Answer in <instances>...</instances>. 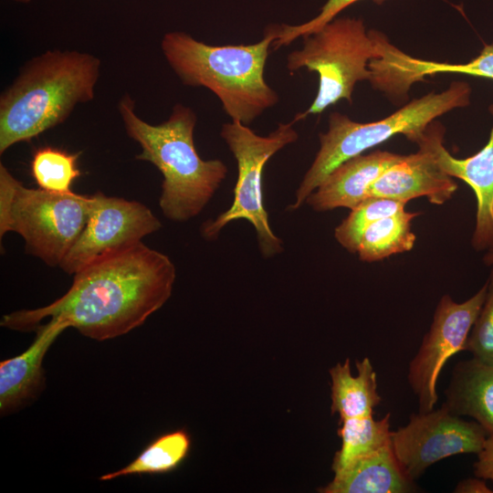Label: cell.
<instances>
[{"mask_svg":"<svg viewBox=\"0 0 493 493\" xmlns=\"http://www.w3.org/2000/svg\"><path fill=\"white\" fill-rule=\"evenodd\" d=\"M175 267L168 256L142 241L110 252L74 274L69 289L51 304L3 316L1 326L29 331L49 319L97 341L142 325L170 298Z\"/></svg>","mask_w":493,"mask_h":493,"instance_id":"1","label":"cell"},{"mask_svg":"<svg viewBox=\"0 0 493 493\" xmlns=\"http://www.w3.org/2000/svg\"><path fill=\"white\" fill-rule=\"evenodd\" d=\"M100 67L98 57L77 50H48L27 61L0 96V154L92 100Z\"/></svg>","mask_w":493,"mask_h":493,"instance_id":"2","label":"cell"},{"mask_svg":"<svg viewBox=\"0 0 493 493\" xmlns=\"http://www.w3.org/2000/svg\"><path fill=\"white\" fill-rule=\"evenodd\" d=\"M127 135L139 143L137 160L152 163L162 173L159 205L169 220L184 222L197 216L227 175V167L217 159H202L194 146L196 115L176 104L170 117L158 125L142 120L129 94L118 105Z\"/></svg>","mask_w":493,"mask_h":493,"instance_id":"3","label":"cell"},{"mask_svg":"<svg viewBox=\"0 0 493 493\" xmlns=\"http://www.w3.org/2000/svg\"><path fill=\"white\" fill-rule=\"evenodd\" d=\"M275 25L264 37L250 45L212 46L185 32L166 33L163 54L184 85L204 87L215 93L233 121L250 124L278 101V93L266 82L264 70Z\"/></svg>","mask_w":493,"mask_h":493,"instance_id":"4","label":"cell"},{"mask_svg":"<svg viewBox=\"0 0 493 493\" xmlns=\"http://www.w3.org/2000/svg\"><path fill=\"white\" fill-rule=\"evenodd\" d=\"M470 93L471 89L467 82L455 81L440 93L431 92L383 120L365 123L354 121L340 112H332L329 129L320 134V149L288 209L297 210L305 204L309 194L341 163L396 134H404L413 141L437 117L451 110L467 107Z\"/></svg>","mask_w":493,"mask_h":493,"instance_id":"5","label":"cell"},{"mask_svg":"<svg viewBox=\"0 0 493 493\" xmlns=\"http://www.w3.org/2000/svg\"><path fill=\"white\" fill-rule=\"evenodd\" d=\"M91 199V194L26 187L1 163L0 237L16 232L26 254L59 266L87 223Z\"/></svg>","mask_w":493,"mask_h":493,"instance_id":"6","label":"cell"},{"mask_svg":"<svg viewBox=\"0 0 493 493\" xmlns=\"http://www.w3.org/2000/svg\"><path fill=\"white\" fill-rule=\"evenodd\" d=\"M380 38V32L367 31L355 17H336L304 37L302 47L288 54L287 68L317 72L319 88L313 102L294 121L320 114L341 100L351 102L355 84L370 80L369 63L381 55Z\"/></svg>","mask_w":493,"mask_h":493,"instance_id":"7","label":"cell"},{"mask_svg":"<svg viewBox=\"0 0 493 493\" xmlns=\"http://www.w3.org/2000/svg\"><path fill=\"white\" fill-rule=\"evenodd\" d=\"M296 121L279 123L266 136L258 135L238 121L226 122L220 135L233 153L237 164V179L232 205L216 218L205 221L202 236L215 239L230 222L245 219L255 228L260 253L271 257L283 251V241L275 235L264 207L262 174L265 164L278 152L295 142L299 134L293 128Z\"/></svg>","mask_w":493,"mask_h":493,"instance_id":"8","label":"cell"},{"mask_svg":"<svg viewBox=\"0 0 493 493\" xmlns=\"http://www.w3.org/2000/svg\"><path fill=\"white\" fill-rule=\"evenodd\" d=\"M487 437V432L477 422L459 418L444 404L436 410L414 414L404 426L391 431L396 458L413 481L447 456L478 454Z\"/></svg>","mask_w":493,"mask_h":493,"instance_id":"9","label":"cell"},{"mask_svg":"<svg viewBox=\"0 0 493 493\" xmlns=\"http://www.w3.org/2000/svg\"><path fill=\"white\" fill-rule=\"evenodd\" d=\"M486 294L487 283L462 303L454 301L448 295L440 299L430 329L408 368V383L418 398L419 412L435 409L438 400L436 383L441 370L449 358L465 351Z\"/></svg>","mask_w":493,"mask_h":493,"instance_id":"10","label":"cell"},{"mask_svg":"<svg viewBox=\"0 0 493 493\" xmlns=\"http://www.w3.org/2000/svg\"><path fill=\"white\" fill-rule=\"evenodd\" d=\"M87 223L59 267L68 274L110 252L132 246L162 227L143 204L101 192L91 194Z\"/></svg>","mask_w":493,"mask_h":493,"instance_id":"11","label":"cell"},{"mask_svg":"<svg viewBox=\"0 0 493 493\" xmlns=\"http://www.w3.org/2000/svg\"><path fill=\"white\" fill-rule=\"evenodd\" d=\"M490 110L493 114V105ZM444 132V128L433 121L419 136L428 144L441 169L474 191L477 215L472 246L477 250H493V126L486 145L465 159L455 158L445 148Z\"/></svg>","mask_w":493,"mask_h":493,"instance_id":"12","label":"cell"},{"mask_svg":"<svg viewBox=\"0 0 493 493\" xmlns=\"http://www.w3.org/2000/svg\"><path fill=\"white\" fill-rule=\"evenodd\" d=\"M412 142L418 144V152L404 155L387 169L370 185L368 194L405 204L425 196L431 204L443 205L451 198L457 184L441 169L430 147L419 135Z\"/></svg>","mask_w":493,"mask_h":493,"instance_id":"13","label":"cell"},{"mask_svg":"<svg viewBox=\"0 0 493 493\" xmlns=\"http://www.w3.org/2000/svg\"><path fill=\"white\" fill-rule=\"evenodd\" d=\"M404 156L375 151L352 157L332 170L309 194L305 204L318 212L339 207L351 210L370 197V185Z\"/></svg>","mask_w":493,"mask_h":493,"instance_id":"14","label":"cell"},{"mask_svg":"<svg viewBox=\"0 0 493 493\" xmlns=\"http://www.w3.org/2000/svg\"><path fill=\"white\" fill-rule=\"evenodd\" d=\"M68 326L58 320L38 325L37 336L21 354L0 363V412L12 413L35 398L44 384L42 363L48 349Z\"/></svg>","mask_w":493,"mask_h":493,"instance_id":"15","label":"cell"},{"mask_svg":"<svg viewBox=\"0 0 493 493\" xmlns=\"http://www.w3.org/2000/svg\"><path fill=\"white\" fill-rule=\"evenodd\" d=\"M414 489L393 452L392 441L340 472L323 493H405Z\"/></svg>","mask_w":493,"mask_h":493,"instance_id":"16","label":"cell"},{"mask_svg":"<svg viewBox=\"0 0 493 493\" xmlns=\"http://www.w3.org/2000/svg\"><path fill=\"white\" fill-rule=\"evenodd\" d=\"M445 394L443 404L452 414L473 417L493 435V365L475 358L458 362Z\"/></svg>","mask_w":493,"mask_h":493,"instance_id":"17","label":"cell"},{"mask_svg":"<svg viewBox=\"0 0 493 493\" xmlns=\"http://www.w3.org/2000/svg\"><path fill=\"white\" fill-rule=\"evenodd\" d=\"M357 376L351 372L350 359L330 370L331 379V414H339L340 422L351 418L373 416V409L382 398L377 392L376 373L365 357L356 361Z\"/></svg>","mask_w":493,"mask_h":493,"instance_id":"18","label":"cell"},{"mask_svg":"<svg viewBox=\"0 0 493 493\" xmlns=\"http://www.w3.org/2000/svg\"><path fill=\"white\" fill-rule=\"evenodd\" d=\"M438 73H459L493 79V45H486L477 57L464 64L426 61L412 58L397 47L385 61V76L398 92L405 93L424 77Z\"/></svg>","mask_w":493,"mask_h":493,"instance_id":"19","label":"cell"},{"mask_svg":"<svg viewBox=\"0 0 493 493\" xmlns=\"http://www.w3.org/2000/svg\"><path fill=\"white\" fill-rule=\"evenodd\" d=\"M418 215L402 210L372 223L360 240L357 249L360 259L374 262L411 250L416 239L411 222Z\"/></svg>","mask_w":493,"mask_h":493,"instance_id":"20","label":"cell"},{"mask_svg":"<svg viewBox=\"0 0 493 493\" xmlns=\"http://www.w3.org/2000/svg\"><path fill=\"white\" fill-rule=\"evenodd\" d=\"M338 435L341 446L333 457L334 474L391 441L390 414L380 420H374L372 416L343 420Z\"/></svg>","mask_w":493,"mask_h":493,"instance_id":"21","label":"cell"},{"mask_svg":"<svg viewBox=\"0 0 493 493\" xmlns=\"http://www.w3.org/2000/svg\"><path fill=\"white\" fill-rule=\"evenodd\" d=\"M190 447V436L185 431L166 433L148 445L128 466L102 475L100 479L106 481L125 476L169 472L185 459Z\"/></svg>","mask_w":493,"mask_h":493,"instance_id":"22","label":"cell"},{"mask_svg":"<svg viewBox=\"0 0 493 493\" xmlns=\"http://www.w3.org/2000/svg\"><path fill=\"white\" fill-rule=\"evenodd\" d=\"M79 156V153H70L49 146L38 148L31 160L32 177L43 190L70 193L74 180L80 175Z\"/></svg>","mask_w":493,"mask_h":493,"instance_id":"23","label":"cell"},{"mask_svg":"<svg viewBox=\"0 0 493 493\" xmlns=\"http://www.w3.org/2000/svg\"><path fill=\"white\" fill-rule=\"evenodd\" d=\"M405 203L382 197H368L335 228L339 244L351 253H357L362 234L375 221L404 210Z\"/></svg>","mask_w":493,"mask_h":493,"instance_id":"24","label":"cell"},{"mask_svg":"<svg viewBox=\"0 0 493 493\" xmlns=\"http://www.w3.org/2000/svg\"><path fill=\"white\" fill-rule=\"evenodd\" d=\"M465 351L477 361L493 365V267L487 282L484 303L469 332Z\"/></svg>","mask_w":493,"mask_h":493,"instance_id":"25","label":"cell"},{"mask_svg":"<svg viewBox=\"0 0 493 493\" xmlns=\"http://www.w3.org/2000/svg\"><path fill=\"white\" fill-rule=\"evenodd\" d=\"M360 0H327L320 13L313 18L299 25H275L277 38L272 43L274 49L291 44L299 37H306L337 17L346 7ZM382 4L386 0H372Z\"/></svg>","mask_w":493,"mask_h":493,"instance_id":"26","label":"cell"},{"mask_svg":"<svg viewBox=\"0 0 493 493\" xmlns=\"http://www.w3.org/2000/svg\"><path fill=\"white\" fill-rule=\"evenodd\" d=\"M477 456V461L474 464L475 475L493 481V435H488Z\"/></svg>","mask_w":493,"mask_h":493,"instance_id":"27","label":"cell"},{"mask_svg":"<svg viewBox=\"0 0 493 493\" xmlns=\"http://www.w3.org/2000/svg\"><path fill=\"white\" fill-rule=\"evenodd\" d=\"M454 492L456 493H491L492 490L485 481L477 478H467L458 482Z\"/></svg>","mask_w":493,"mask_h":493,"instance_id":"28","label":"cell"},{"mask_svg":"<svg viewBox=\"0 0 493 493\" xmlns=\"http://www.w3.org/2000/svg\"><path fill=\"white\" fill-rule=\"evenodd\" d=\"M484 260L488 265H493V250H490L489 253H488Z\"/></svg>","mask_w":493,"mask_h":493,"instance_id":"29","label":"cell"},{"mask_svg":"<svg viewBox=\"0 0 493 493\" xmlns=\"http://www.w3.org/2000/svg\"><path fill=\"white\" fill-rule=\"evenodd\" d=\"M12 1L22 3V4H28L29 2H31V0H12Z\"/></svg>","mask_w":493,"mask_h":493,"instance_id":"30","label":"cell"}]
</instances>
